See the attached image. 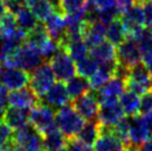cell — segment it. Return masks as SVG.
I'll return each instance as SVG.
<instances>
[{"label":"cell","instance_id":"cell-1","mask_svg":"<svg viewBox=\"0 0 152 151\" xmlns=\"http://www.w3.org/2000/svg\"><path fill=\"white\" fill-rule=\"evenodd\" d=\"M42 61L43 58L40 51L25 41L9 57L4 59L2 63L6 68H20L30 72L42 65Z\"/></svg>","mask_w":152,"mask_h":151},{"label":"cell","instance_id":"cell-2","mask_svg":"<svg viewBox=\"0 0 152 151\" xmlns=\"http://www.w3.org/2000/svg\"><path fill=\"white\" fill-rule=\"evenodd\" d=\"M56 125L67 139L75 138L85 125V119L72 106H64L56 112Z\"/></svg>","mask_w":152,"mask_h":151},{"label":"cell","instance_id":"cell-3","mask_svg":"<svg viewBox=\"0 0 152 151\" xmlns=\"http://www.w3.org/2000/svg\"><path fill=\"white\" fill-rule=\"evenodd\" d=\"M11 144L18 151H37L42 148V136L27 123L12 133Z\"/></svg>","mask_w":152,"mask_h":151},{"label":"cell","instance_id":"cell-4","mask_svg":"<svg viewBox=\"0 0 152 151\" xmlns=\"http://www.w3.org/2000/svg\"><path fill=\"white\" fill-rule=\"evenodd\" d=\"M55 117L56 112L53 109L40 101L30 109L29 122L39 133L43 136L46 132L57 127Z\"/></svg>","mask_w":152,"mask_h":151},{"label":"cell","instance_id":"cell-5","mask_svg":"<svg viewBox=\"0 0 152 151\" xmlns=\"http://www.w3.org/2000/svg\"><path fill=\"white\" fill-rule=\"evenodd\" d=\"M117 62L118 66L130 70L141 63V51L139 43L134 38L128 37L117 47Z\"/></svg>","mask_w":152,"mask_h":151},{"label":"cell","instance_id":"cell-6","mask_svg":"<svg viewBox=\"0 0 152 151\" xmlns=\"http://www.w3.org/2000/svg\"><path fill=\"white\" fill-rule=\"evenodd\" d=\"M126 87L138 95H143L152 89V76L143 63H139L129 70L126 77Z\"/></svg>","mask_w":152,"mask_h":151},{"label":"cell","instance_id":"cell-7","mask_svg":"<svg viewBox=\"0 0 152 151\" xmlns=\"http://www.w3.org/2000/svg\"><path fill=\"white\" fill-rule=\"evenodd\" d=\"M49 65L55 73L56 79L58 81L67 82L68 80L71 79L77 73L75 60L61 47L56 52V55L50 59Z\"/></svg>","mask_w":152,"mask_h":151},{"label":"cell","instance_id":"cell-8","mask_svg":"<svg viewBox=\"0 0 152 151\" xmlns=\"http://www.w3.org/2000/svg\"><path fill=\"white\" fill-rule=\"evenodd\" d=\"M55 73L51 69L49 63H42L37 69H34V72L30 76L29 88L34 91L39 98L45 95L49 90L52 84H55Z\"/></svg>","mask_w":152,"mask_h":151},{"label":"cell","instance_id":"cell-9","mask_svg":"<svg viewBox=\"0 0 152 151\" xmlns=\"http://www.w3.org/2000/svg\"><path fill=\"white\" fill-rule=\"evenodd\" d=\"M121 16L122 18H120V19L126 27L128 37L134 38L141 30L144 29L145 20H144L143 10H142V7L140 4L135 2L127 12H124Z\"/></svg>","mask_w":152,"mask_h":151},{"label":"cell","instance_id":"cell-10","mask_svg":"<svg viewBox=\"0 0 152 151\" xmlns=\"http://www.w3.org/2000/svg\"><path fill=\"white\" fill-rule=\"evenodd\" d=\"M123 117H124V112L118 100L107 101V102L100 103L97 119L102 127L112 128Z\"/></svg>","mask_w":152,"mask_h":151},{"label":"cell","instance_id":"cell-11","mask_svg":"<svg viewBox=\"0 0 152 151\" xmlns=\"http://www.w3.org/2000/svg\"><path fill=\"white\" fill-rule=\"evenodd\" d=\"M30 76L31 73L29 71L20 68H6L4 71H1L0 81L4 87L12 91L27 87V84H29Z\"/></svg>","mask_w":152,"mask_h":151},{"label":"cell","instance_id":"cell-12","mask_svg":"<svg viewBox=\"0 0 152 151\" xmlns=\"http://www.w3.org/2000/svg\"><path fill=\"white\" fill-rule=\"evenodd\" d=\"M72 107L85 120L89 121V120L97 119L100 103H99L96 95L90 93L89 91L83 96L76 98L72 102Z\"/></svg>","mask_w":152,"mask_h":151},{"label":"cell","instance_id":"cell-13","mask_svg":"<svg viewBox=\"0 0 152 151\" xmlns=\"http://www.w3.org/2000/svg\"><path fill=\"white\" fill-rule=\"evenodd\" d=\"M71 100L69 93H68L67 87L62 81H58L51 86L49 90L40 98V101L45 105L53 108H61L64 106L68 105Z\"/></svg>","mask_w":152,"mask_h":151},{"label":"cell","instance_id":"cell-14","mask_svg":"<svg viewBox=\"0 0 152 151\" xmlns=\"http://www.w3.org/2000/svg\"><path fill=\"white\" fill-rule=\"evenodd\" d=\"M126 88V80L119 76H113L106 84H103L99 90H97L96 97L99 103L118 100V98L122 95Z\"/></svg>","mask_w":152,"mask_h":151},{"label":"cell","instance_id":"cell-15","mask_svg":"<svg viewBox=\"0 0 152 151\" xmlns=\"http://www.w3.org/2000/svg\"><path fill=\"white\" fill-rule=\"evenodd\" d=\"M101 127V133L93 143V151H128L129 148H127L120 140H119L112 132L111 128ZM131 149V148H130Z\"/></svg>","mask_w":152,"mask_h":151},{"label":"cell","instance_id":"cell-16","mask_svg":"<svg viewBox=\"0 0 152 151\" xmlns=\"http://www.w3.org/2000/svg\"><path fill=\"white\" fill-rule=\"evenodd\" d=\"M39 102H40V98L31 89L26 88V87L12 90L8 96V103L11 107L31 109Z\"/></svg>","mask_w":152,"mask_h":151},{"label":"cell","instance_id":"cell-17","mask_svg":"<svg viewBox=\"0 0 152 151\" xmlns=\"http://www.w3.org/2000/svg\"><path fill=\"white\" fill-rule=\"evenodd\" d=\"M107 26L100 20L89 21L86 19L83 27V40L86 41L89 48H93L99 43L104 41L106 39Z\"/></svg>","mask_w":152,"mask_h":151},{"label":"cell","instance_id":"cell-18","mask_svg":"<svg viewBox=\"0 0 152 151\" xmlns=\"http://www.w3.org/2000/svg\"><path fill=\"white\" fill-rule=\"evenodd\" d=\"M129 138L133 148H140L150 138L142 116L137 114L129 117Z\"/></svg>","mask_w":152,"mask_h":151},{"label":"cell","instance_id":"cell-19","mask_svg":"<svg viewBox=\"0 0 152 151\" xmlns=\"http://www.w3.org/2000/svg\"><path fill=\"white\" fill-rule=\"evenodd\" d=\"M29 112L30 109L8 106L1 117H2V120L11 129L17 130L19 128L26 126L27 123H29Z\"/></svg>","mask_w":152,"mask_h":151},{"label":"cell","instance_id":"cell-20","mask_svg":"<svg viewBox=\"0 0 152 151\" xmlns=\"http://www.w3.org/2000/svg\"><path fill=\"white\" fill-rule=\"evenodd\" d=\"M117 68H118V62L99 65L97 71L89 78V84H90L91 90L97 91L103 84H106L113 76H115Z\"/></svg>","mask_w":152,"mask_h":151},{"label":"cell","instance_id":"cell-21","mask_svg":"<svg viewBox=\"0 0 152 151\" xmlns=\"http://www.w3.org/2000/svg\"><path fill=\"white\" fill-rule=\"evenodd\" d=\"M43 23L51 39L59 42L64 38V32H66V21H64V15L61 11L56 9L47 18V20Z\"/></svg>","mask_w":152,"mask_h":151},{"label":"cell","instance_id":"cell-22","mask_svg":"<svg viewBox=\"0 0 152 151\" xmlns=\"http://www.w3.org/2000/svg\"><path fill=\"white\" fill-rule=\"evenodd\" d=\"M58 43L75 61H79L81 59L86 58L89 54V47L87 46L83 38L62 39Z\"/></svg>","mask_w":152,"mask_h":151},{"label":"cell","instance_id":"cell-23","mask_svg":"<svg viewBox=\"0 0 152 151\" xmlns=\"http://www.w3.org/2000/svg\"><path fill=\"white\" fill-rule=\"evenodd\" d=\"M90 54L91 57H93L99 62V65L117 62V49L109 41H103L91 48Z\"/></svg>","mask_w":152,"mask_h":151},{"label":"cell","instance_id":"cell-24","mask_svg":"<svg viewBox=\"0 0 152 151\" xmlns=\"http://www.w3.org/2000/svg\"><path fill=\"white\" fill-rule=\"evenodd\" d=\"M106 38L107 40L112 43L114 47H118L121 45L128 38V32L126 27L123 25L120 18H115L109 25H107L106 29Z\"/></svg>","mask_w":152,"mask_h":151},{"label":"cell","instance_id":"cell-25","mask_svg":"<svg viewBox=\"0 0 152 151\" xmlns=\"http://www.w3.org/2000/svg\"><path fill=\"white\" fill-rule=\"evenodd\" d=\"M66 142L67 138L58 129V127H55L42 136V148H45L47 151L60 150L66 146Z\"/></svg>","mask_w":152,"mask_h":151},{"label":"cell","instance_id":"cell-26","mask_svg":"<svg viewBox=\"0 0 152 151\" xmlns=\"http://www.w3.org/2000/svg\"><path fill=\"white\" fill-rule=\"evenodd\" d=\"M119 102L127 117L137 116L140 113V98L138 93L131 90L123 91V93L120 96Z\"/></svg>","mask_w":152,"mask_h":151},{"label":"cell","instance_id":"cell-27","mask_svg":"<svg viewBox=\"0 0 152 151\" xmlns=\"http://www.w3.org/2000/svg\"><path fill=\"white\" fill-rule=\"evenodd\" d=\"M67 90L69 93V97L71 100H75L76 98L83 96L86 93H88L91 88L89 84V80L82 76H73L71 79L67 81Z\"/></svg>","mask_w":152,"mask_h":151},{"label":"cell","instance_id":"cell-28","mask_svg":"<svg viewBox=\"0 0 152 151\" xmlns=\"http://www.w3.org/2000/svg\"><path fill=\"white\" fill-rule=\"evenodd\" d=\"M26 6L32 11L40 22H45L47 18L56 10L50 0H27Z\"/></svg>","mask_w":152,"mask_h":151},{"label":"cell","instance_id":"cell-29","mask_svg":"<svg viewBox=\"0 0 152 151\" xmlns=\"http://www.w3.org/2000/svg\"><path fill=\"white\" fill-rule=\"evenodd\" d=\"M100 133H101L100 123L98 121V119H94V120H89L88 122H85L82 129L78 133V138L82 140L83 142L92 146Z\"/></svg>","mask_w":152,"mask_h":151},{"label":"cell","instance_id":"cell-30","mask_svg":"<svg viewBox=\"0 0 152 151\" xmlns=\"http://www.w3.org/2000/svg\"><path fill=\"white\" fill-rule=\"evenodd\" d=\"M50 39V36L47 31L45 23H37L32 30H30L26 36V42H28L29 45L34 46L37 49H40V47L42 46L45 42H47Z\"/></svg>","mask_w":152,"mask_h":151},{"label":"cell","instance_id":"cell-31","mask_svg":"<svg viewBox=\"0 0 152 151\" xmlns=\"http://www.w3.org/2000/svg\"><path fill=\"white\" fill-rule=\"evenodd\" d=\"M18 28L28 34L30 30H32L38 23V19L36 18L32 11L27 6H22L20 11L16 15Z\"/></svg>","mask_w":152,"mask_h":151},{"label":"cell","instance_id":"cell-32","mask_svg":"<svg viewBox=\"0 0 152 151\" xmlns=\"http://www.w3.org/2000/svg\"><path fill=\"white\" fill-rule=\"evenodd\" d=\"M19 29L17 25V19L13 13L7 12L4 15V17L0 20V37L9 38L16 34V31Z\"/></svg>","mask_w":152,"mask_h":151},{"label":"cell","instance_id":"cell-33","mask_svg":"<svg viewBox=\"0 0 152 151\" xmlns=\"http://www.w3.org/2000/svg\"><path fill=\"white\" fill-rule=\"evenodd\" d=\"M98 68H99V62L93 57H86V58L77 61L76 65L77 73L85 78H90L97 71Z\"/></svg>","mask_w":152,"mask_h":151},{"label":"cell","instance_id":"cell-34","mask_svg":"<svg viewBox=\"0 0 152 151\" xmlns=\"http://www.w3.org/2000/svg\"><path fill=\"white\" fill-rule=\"evenodd\" d=\"M86 4V0H59L58 10L64 15H69L83 8Z\"/></svg>","mask_w":152,"mask_h":151},{"label":"cell","instance_id":"cell-35","mask_svg":"<svg viewBox=\"0 0 152 151\" xmlns=\"http://www.w3.org/2000/svg\"><path fill=\"white\" fill-rule=\"evenodd\" d=\"M12 133V129L4 120H0V151H4L11 144Z\"/></svg>","mask_w":152,"mask_h":151},{"label":"cell","instance_id":"cell-36","mask_svg":"<svg viewBox=\"0 0 152 151\" xmlns=\"http://www.w3.org/2000/svg\"><path fill=\"white\" fill-rule=\"evenodd\" d=\"M59 48H60L59 43L50 38L48 41L45 42L42 46L40 47L39 51H40V54H41L43 59H49L50 60L56 55V52L59 50Z\"/></svg>","mask_w":152,"mask_h":151},{"label":"cell","instance_id":"cell-37","mask_svg":"<svg viewBox=\"0 0 152 151\" xmlns=\"http://www.w3.org/2000/svg\"><path fill=\"white\" fill-rule=\"evenodd\" d=\"M66 147L68 151H93L90 144L83 142L79 138H70L67 139Z\"/></svg>","mask_w":152,"mask_h":151},{"label":"cell","instance_id":"cell-38","mask_svg":"<svg viewBox=\"0 0 152 151\" xmlns=\"http://www.w3.org/2000/svg\"><path fill=\"white\" fill-rule=\"evenodd\" d=\"M152 111V90L147 91L140 99V113H147Z\"/></svg>","mask_w":152,"mask_h":151},{"label":"cell","instance_id":"cell-39","mask_svg":"<svg viewBox=\"0 0 152 151\" xmlns=\"http://www.w3.org/2000/svg\"><path fill=\"white\" fill-rule=\"evenodd\" d=\"M8 96V89L1 84V88H0V116H2L4 110L7 109V107L9 106Z\"/></svg>","mask_w":152,"mask_h":151},{"label":"cell","instance_id":"cell-40","mask_svg":"<svg viewBox=\"0 0 152 151\" xmlns=\"http://www.w3.org/2000/svg\"><path fill=\"white\" fill-rule=\"evenodd\" d=\"M4 6H6L7 11L13 13L15 16H16V15L20 11V9L22 8V4L19 2V1H17V0H4Z\"/></svg>","mask_w":152,"mask_h":151},{"label":"cell","instance_id":"cell-41","mask_svg":"<svg viewBox=\"0 0 152 151\" xmlns=\"http://www.w3.org/2000/svg\"><path fill=\"white\" fill-rule=\"evenodd\" d=\"M141 61H142L144 67L147 68L149 73L152 76V49L141 54Z\"/></svg>","mask_w":152,"mask_h":151},{"label":"cell","instance_id":"cell-42","mask_svg":"<svg viewBox=\"0 0 152 151\" xmlns=\"http://www.w3.org/2000/svg\"><path fill=\"white\" fill-rule=\"evenodd\" d=\"M135 4V0H117L118 9L120 15H123Z\"/></svg>","mask_w":152,"mask_h":151},{"label":"cell","instance_id":"cell-43","mask_svg":"<svg viewBox=\"0 0 152 151\" xmlns=\"http://www.w3.org/2000/svg\"><path fill=\"white\" fill-rule=\"evenodd\" d=\"M142 119H143V122L145 125V128L149 132V136L150 138L152 137V111L147 113H143L142 114Z\"/></svg>","mask_w":152,"mask_h":151},{"label":"cell","instance_id":"cell-44","mask_svg":"<svg viewBox=\"0 0 152 151\" xmlns=\"http://www.w3.org/2000/svg\"><path fill=\"white\" fill-rule=\"evenodd\" d=\"M139 149L140 151H152V137L149 138Z\"/></svg>","mask_w":152,"mask_h":151},{"label":"cell","instance_id":"cell-45","mask_svg":"<svg viewBox=\"0 0 152 151\" xmlns=\"http://www.w3.org/2000/svg\"><path fill=\"white\" fill-rule=\"evenodd\" d=\"M6 12H7V9H6L4 0H0V20H1V18L4 17V15Z\"/></svg>","mask_w":152,"mask_h":151},{"label":"cell","instance_id":"cell-46","mask_svg":"<svg viewBox=\"0 0 152 151\" xmlns=\"http://www.w3.org/2000/svg\"><path fill=\"white\" fill-rule=\"evenodd\" d=\"M4 151H18V150H17V149H15V148L12 147V144H10V146H9V147L7 148V149H6Z\"/></svg>","mask_w":152,"mask_h":151},{"label":"cell","instance_id":"cell-47","mask_svg":"<svg viewBox=\"0 0 152 151\" xmlns=\"http://www.w3.org/2000/svg\"><path fill=\"white\" fill-rule=\"evenodd\" d=\"M128 151H140L139 148H131V149H129Z\"/></svg>","mask_w":152,"mask_h":151},{"label":"cell","instance_id":"cell-48","mask_svg":"<svg viewBox=\"0 0 152 151\" xmlns=\"http://www.w3.org/2000/svg\"><path fill=\"white\" fill-rule=\"evenodd\" d=\"M149 32H150V34H151V36H152V23L149 26Z\"/></svg>","mask_w":152,"mask_h":151},{"label":"cell","instance_id":"cell-49","mask_svg":"<svg viewBox=\"0 0 152 151\" xmlns=\"http://www.w3.org/2000/svg\"><path fill=\"white\" fill-rule=\"evenodd\" d=\"M17 1L21 2V4H26V2H27V0H17Z\"/></svg>","mask_w":152,"mask_h":151},{"label":"cell","instance_id":"cell-50","mask_svg":"<svg viewBox=\"0 0 152 151\" xmlns=\"http://www.w3.org/2000/svg\"><path fill=\"white\" fill-rule=\"evenodd\" d=\"M37 151H47L45 148H41V149H39V150H37Z\"/></svg>","mask_w":152,"mask_h":151},{"label":"cell","instance_id":"cell-51","mask_svg":"<svg viewBox=\"0 0 152 151\" xmlns=\"http://www.w3.org/2000/svg\"><path fill=\"white\" fill-rule=\"evenodd\" d=\"M1 71H2V66H1V63H0V75H1Z\"/></svg>","mask_w":152,"mask_h":151},{"label":"cell","instance_id":"cell-52","mask_svg":"<svg viewBox=\"0 0 152 151\" xmlns=\"http://www.w3.org/2000/svg\"><path fill=\"white\" fill-rule=\"evenodd\" d=\"M58 151H68L67 149H64V148H62V149H60V150H58Z\"/></svg>","mask_w":152,"mask_h":151},{"label":"cell","instance_id":"cell-53","mask_svg":"<svg viewBox=\"0 0 152 151\" xmlns=\"http://www.w3.org/2000/svg\"><path fill=\"white\" fill-rule=\"evenodd\" d=\"M0 88H1V84H0Z\"/></svg>","mask_w":152,"mask_h":151},{"label":"cell","instance_id":"cell-54","mask_svg":"<svg viewBox=\"0 0 152 151\" xmlns=\"http://www.w3.org/2000/svg\"><path fill=\"white\" fill-rule=\"evenodd\" d=\"M151 1H152V0H151Z\"/></svg>","mask_w":152,"mask_h":151},{"label":"cell","instance_id":"cell-55","mask_svg":"<svg viewBox=\"0 0 152 151\" xmlns=\"http://www.w3.org/2000/svg\"><path fill=\"white\" fill-rule=\"evenodd\" d=\"M151 90H152V89H151Z\"/></svg>","mask_w":152,"mask_h":151}]
</instances>
